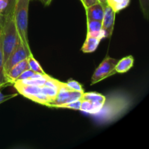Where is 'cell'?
<instances>
[{
  "instance_id": "6da1fadb",
  "label": "cell",
  "mask_w": 149,
  "mask_h": 149,
  "mask_svg": "<svg viewBox=\"0 0 149 149\" xmlns=\"http://www.w3.org/2000/svg\"><path fill=\"white\" fill-rule=\"evenodd\" d=\"M106 97L101 110L93 116L95 120L101 125H106L116 121L130 108L132 100L130 96L122 93H113Z\"/></svg>"
},
{
  "instance_id": "7a4b0ae2",
  "label": "cell",
  "mask_w": 149,
  "mask_h": 149,
  "mask_svg": "<svg viewBox=\"0 0 149 149\" xmlns=\"http://www.w3.org/2000/svg\"><path fill=\"white\" fill-rule=\"evenodd\" d=\"M20 42L13 15H2L1 21V46L4 63L15 49Z\"/></svg>"
},
{
  "instance_id": "3957f363",
  "label": "cell",
  "mask_w": 149,
  "mask_h": 149,
  "mask_svg": "<svg viewBox=\"0 0 149 149\" xmlns=\"http://www.w3.org/2000/svg\"><path fill=\"white\" fill-rule=\"evenodd\" d=\"M30 1L31 0H17L13 13L15 24L20 40L28 49H30L28 39L29 7Z\"/></svg>"
},
{
  "instance_id": "277c9868",
  "label": "cell",
  "mask_w": 149,
  "mask_h": 149,
  "mask_svg": "<svg viewBox=\"0 0 149 149\" xmlns=\"http://www.w3.org/2000/svg\"><path fill=\"white\" fill-rule=\"evenodd\" d=\"M117 62L118 61L115 58L106 57L93 73L91 79V85L116 74L115 67Z\"/></svg>"
},
{
  "instance_id": "5b68a950",
  "label": "cell",
  "mask_w": 149,
  "mask_h": 149,
  "mask_svg": "<svg viewBox=\"0 0 149 149\" xmlns=\"http://www.w3.org/2000/svg\"><path fill=\"white\" fill-rule=\"evenodd\" d=\"M84 93L72 90L67 86L66 83H62L61 86L58 89L56 97L52 102V103L49 105V107L53 108V106H56V105L69 103V102L79 100Z\"/></svg>"
},
{
  "instance_id": "8992f818",
  "label": "cell",
  "mask_w": 149,
  "mask_h": 149,
  "mask_svg": "<svg viewBox=\"0 0 149 149\" xmlns=\"http://www.w3.org/2000/svg\"><path fill=\"white\" fill-rule=\"evenodd\" d=\"M30 54H31L30 49H28L26 47L24 46L21 41L20 40L17 47L15 48L13 53L10 55L8 59L4 62V74L7 73L10 68L17 63H20V61L26 59Z\"/></svg>"
},
{
  "instance_id": "52a82bcc",
  "label": "cell",
  "mask_w": 149,
  "mask_h": 149,
  "mask_svg": "<svg viewBox=\"0 0 149 149\" xmlns=\"http://www.w3.org/2000/svg\"><path fill=\"white\" fill-rule=\"evenodd\" d=\"M116 13L113 9L107 4L105 6L104 15L102 20V30L104 33L105 38H111L115 24Z\"/></svg>"
},
{
  "instance_id": "ba28073f",
  "label": "cell",
  "mask_w": 149,
  "mask_h": 149,
  "mask_svg": "<svg viewBox=\"0 0 149 149\" xmlns=\"http://www.w3.org/2000/svg\"><path fill=\"white\" fill-rule=\"evenodd\" d=\"M29 64H28L27 58L12 67L7 73H5V77L7 79V82L10 84H13V83L17 80V79L21 75L23 72L26 70L29 69Z\"/></svg>"
},
{
  "instance_id": "9c48e42d",
  "label": "cell",
  "mask_w": 149,
  "mask_h": 149,
  "mask_svg": "<svg viewBox=\"0 0 149 149\" xmlns=\"http://www.w3.org/2000/svg\"><path fill=\"white\" fill-rule=\"evenodd\" d=\"M13 85L20 94L29 99H31L33 95L42 91V87L28 85V84H22L18 81L13 83Z\"/></svg>"
},
{
  "instance_id": "30bf717a",
  "label": "cell",
  "mask_w": 149,
  "mask_h": 149,
  "mask_svg": "<svg viewBox=\"0 0 149 149\" xmlns=\"http://www.w3.org/2000/svg\"><path fill=\"white\" fill-rule=\"evenodd\" d=\"M104 6L99 2L87 7L86 13L87 19L102 21L104 15Z\"/></svg>"
},
{
  "instance_id": "8fae6325",
  "label": "cell",
  "mask_w": 149,
  "mask_h": 149,
  "mask_svg": "<svg viewBox=\"0 0 149 149\" xmlns=\"http://www.w3.org/2000/svg\"><path fill=\"white\" fill-rule=\"evenodd\" d=\"M87 36H94L100 39L105 38L104 33L102 30V21L87 19Z\"/></svg>"
},
{
  "instance_id": "7c38bea8",
  "label": "cell",
  "mask_w": 149,
  "mask_h": 149,
  "mask_svg": "<svg viewBox=\"0 0 149 149\" xmlns=\"http://www.w3.org/2000/svg\"><path fill=\"white\" fill-rule=\"evenodd\" d=\"M134 58L132 55H129L122 58L120 61H118L115 67V71L119 74L126 73L133 66Z\"/></svg>"
},
{
  "instance_id": "4fadbf2b",
  "label": "cell",
  "mask_w": 149,
  "mask_h": 149,
  "mask_svg": "<svg viewBox=\"0 0 149 149\" xmlns=\"http://www.w3.org/2000/svg\"><path fill=\"white\" fill-rule=\"evenodd\" d=\"M101 39L94 36H87L85 42L81 47V51L84 53H90L96 50Z\"/></svg>"
},
{
  "instance_id": "5bb4252c",
  "label": "cell",
  "mask_w": 149,
  "mask_h": 149,
  "mask_svg": "<svg viewBox=\"0 0 149 149\" xmlns=\"http://www.w3.org/2000/svg\"><path fill=\"white\" fill-rule=\"evenodd\" d=\"M2 21V20H1ZM4 55H3L2 46H1V23L0 24V89L5 86H8L7 79L5 77L4 70Z\"/></svg>"
},
{
  "instance_id": "9a60e30c",
  "label": "cell",
  "mask_w": 149,
  "mask_h": 149,
  "mask_svg": "<svg viewBox=\"0 0 149 149\" xmlns=\"http://www.w3.org/2000/svg\"><path fill=\"white\" fill-rule=\"evenodd\" d=\"M80 100H88L92 103H104L106 100V96L100 94V93H84L80 97Z\"/></svg>"
},
{
  "instance_id": "2e32d148",
  "label": "cell",
  "mask_w": 149,
  "mask_h": 149,
  "mask_svg": "<svg viewBox=\"0 0 149 149\" xmlns=\"http://www.w3.org/2000/svg\"><path fill=\"white\" fill-rule=\"evenodd\" d=\"M130 0H108V4L113 9L115 13L126 8L130 4Z\"/></svg>"
},
{
  "instance_id": "e0dca14e",
  "label": "cell",
  "mask_w": 149,
  "mask_h": 149,
  "mask_svg": "<svg viewBox=\"0 0 149 149\" xmlns=\"http://www.w3.org/2000/svg\"><path fill=\"white\" fill-rule=\"evenodd\" d=\"M28 61V64H29V69H31V71H33V72L37 73V74H46L45 72L44 71V70L42 69V66L40 65V64L37 61L33 58V55L30 54V55L28 56L27 58Z\"/></svg>"
},
{
  "instance_id": "ac0fdd59",
  "label": "cell",
  "mask_w": 149,
  "mask_h": 149,
  "mask_svg": "<svg viewBox=\"0 0 149 149\" xmlns=\"http://www.w3.org/2000/svg\"><path fill=\"white\" fill-rule=\"evenodd\" d=\"M81 100H76V101L69 102V103H62V104L56 105V106H53V108H57V109H68L79 111L80 107H81Z\"/></svg>"
},
{
  "instance_id": "d6986e66",
  "label": "cell",
  "mask_w": 149,
  "mask_h": 149,
  "mask_svg": "<svg viewBox=\"0 0 149 149\" xmlns=\"http://www.w3.org/2000/svg\"><path fill=\"white\" fill-rule=\"evenodd\" d=\"M140 7L146 19L149 17V0H139Z\"/></svg>"
},
{
  "instance_id": "ffe728a7",
  "label": "cell",
  "mask_w": 149,
  "mask_h": 149,
  "mask_svg": "<svg viewBox=\"0 0 149 149\" xmlns=\"http://www.w3.org/2000/svg\"><path fill=\"white\" fill-rule=\"evenodd\" d=\"M66 84L67 86H68L70 89H71L72 90L81 92V93H84V90H83L81 84H80L78 81H75V80H73V79L68 80V81L66 82Z\"/></svg>"
},
{
  "instance_id": "44dd1931",
  "label": "cell",
  "mask_w": 149,
  "mask_h": 149,
  "mask_svg": "<svg viewBox=\"0 0 149 149\" xmlns=\"http://www.w3.org/2000/svg\"><path fill=\"white\" fill-rule=\"evenodd\" d=\"M17 0H7V6L5 12L2 15H13L15 7Z\"/></svg>"
},
{
  "instance_id": "7402d4cb",
  "label": "cell",
  "mask_w": 149,
  "mask_h": 149,
  "mask_svg": "<svg viewBox=\"0 0 149 149\" xmlns=\"http://www.w3.org/2000/svg\"><path fill=\"white\" fill-rule=\"evenodd\" d=\"M35 74H36V73L33 72V71H31V70L29 69H29L26 70L24 72L22 73L21 75H20V77L17 79V80H16V81H22V80L29 79L32 78Z\"/></svg>"
},
{
  "instance_id": "603a6c76",
  "label": "cell",
  "mask_w": 149,
  "mask_h": 149,
  "mask_svg": "<svg viewBox=\"0 0 149 149\" xmlns=\"http://www.w3.org/2000/svg\"><path fill=\"white\" fill-rule=\"evenodd\" d=\"M15 96H16V94H12V95H3L2 93L0 91V104L4 102L7 101V100H10V98H13Z\"/></svg>"
},
{
  "instance_id": "cb8c5ba5",
  "label": "cell",
  "mask_w": 149,
  "mask_h": 149,
  "mask_svg": "<svg viewBox=\"0 0 149 149\" xmlns=\"http://www.w3.org/2000/svg\"><path fill=\"white\" fill-rule=\"evenodd\" d=\"M7 6V0H0V15H4Z\"/></svg>"
},
{
  "instance_id": "d4e9b609",
  "label": "cell",
  "mask_w": 149,
  "mask_h": 149,
  "mask_svg": "<svg viewBox=\"0 0 149 149\" xmlns=\"http://www.w3.org/2000/svg\"><path fill=\"white\" fill-rule=\"evenodd\" d=\"M98 2L97 0H83V4H84V7L87 8V7H90V6L93 5V4H96V3Z\"/></svg>"
},
{
  "instance_id": "484cf974",
  "label": "cell",
  "mask_w": 149,
  "mask_h": 149,
  "mask_svg": "<svg viewBox=\"0 0 149 149\" xmlns=\"http://www.w3.org/2000/svg\"><path fill=\"white\" fill-rule=\"evenodd\" d=\"M39 1H40L45 6H47L50 4L52 0H39Z\"/></svg>"
},
{
  "instance_id": "4316f807",
  "label": "cell",
  "mask_w": 149,
  "mask_h": 149,
  "mask_svg": "<svg viewBox=\"0 0 149 149\" xmlns=\"http://www.w3.org/2000/svg\"><path fill=\"white\" fill-rule=\"evenodd\" d=\"M97 1H98L99 3H100V4H103V5L104 6V7L108 4V2H107L108 0H97Z\"/></svg>"
},
{
  "instance_id": "83f0119b",
  "label": "cell",
  "mask_w": 149,
  "mask_h": 149,
  "mask_svg": "<svg viewBox=\"0 0 149 149\" xmlns=\"http://www.w3.org/2000/svg\"><path fill=\"white\" fill-rule=\"evenodd\" d=\"M1 20H2V15H0V24L1 23Z\"/></svg>"
},
{
  "instance_id": "f1b7e54d",
  "label": "cell",
  "mask_w": 149,
  "mask_h": 149,
  "mask_svg": "<svg viewBox=\"0 0 149 149\" xmlns=\"http://www.w3.org/2000/svg\"><path fill=\"white\" fill-rule=\"evenodd\" d=\"M81 2H83V0H81Z\"/></svg>"
}]
</instances>
